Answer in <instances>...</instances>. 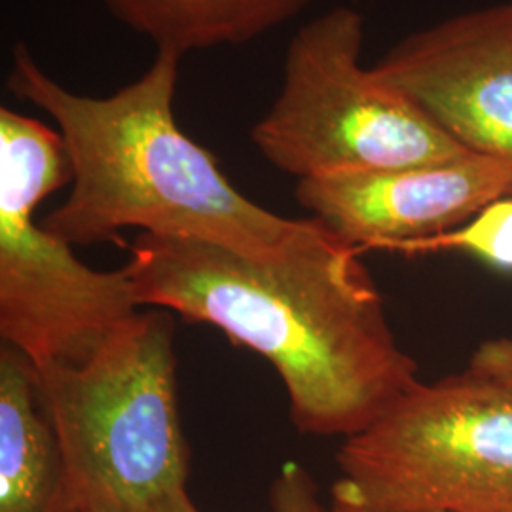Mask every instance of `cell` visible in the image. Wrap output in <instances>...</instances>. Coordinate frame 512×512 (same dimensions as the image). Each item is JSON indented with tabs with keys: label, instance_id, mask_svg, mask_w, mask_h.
<instances>
[{
	"label": "cell",
	"instance_id": "1",
	"mask_svg": "<svg viewBox=\"0 0 512 512\" xmlns=\"http://www.w3.org/2000/svg\"><path fill=\"white\" fill-rule=\"evenodd\" d=\"M361 247L311 217L279 255L139 234L124 266L139 306L222 330L274 366L302 435H357L420 384Z\"/></svg>",
	"mask_w": 512,
	"mask_h": 512
},
{
	"label": "cell",
	"instance_id": "2",
	"mask_svg": "<svg viewBox=\"0 0 512 512\" xmlns=\"http://www.w3.org/2000/svg\"><path fill=\"white\" fill-rule=\"evenodd\" d=\"M12 59L8 90L44 110L67 148L71 194L42 226L71 247L118 241L122 230L139 228L268 258L308 228L310 219L279 217L243 196L211 152L179 128L181 55L158 50L145 73L109 97L67 90L25 44Z\"/></svg>",
	"mask_w": 512,
	"mask_h": 512
},
{
	"label": "cell",
	"instance_id": "3",
	"mask_svg": "<svg viewBox=\"0 0 512 512\" xmlns=\"http://www.w3.org/2000/svg\"><path fill=\"white\" fill-rule=\"evenodd\" d=\"M35 372L78 511L137 512L188 488L190 446L167 313L139 311L88 361Z\"/></svg>",
	"mask_w": 512,
	"mask_h": 512
},
{
	"label": "cell",
	"instance_id": "4",
	"mask_svg": "<svg viewBox=\"0 0 512 512\" xmlns=\"http://www.w3.org/2000/svg\"><path fill=\"white\" fill-rule=\"evenodd\" d=\"M365 18L334 6L294 35L283 84L251 129L258 152L298 181L437 164L471 154L365 69Z\"/></svg>",
	"mask_w": 512,
	"mask_h": 512
},
{
	"label": "cell",
	"instance_id": "5",
	"mask_svg": "<svg viewBox=\"0 0 512 512\" xmlns=\"http://www.w3.org/2000/svg\"><path fill=\"white\" fill-rule=\"evenodd\" d=\"M73 181L59 131L0 109V336L35 368L80 365L139 313L124 268L86 266L35 220Z\"/></svg>",
	"mask_w": 512,
	"mask_h": 512
},
{
	"label": "cell",
	"instance_id": "6",
	"mask_svg": "<svg viewBox=\"0 0 512 512\" xmlns=\"http://www.w3.org/2000/svg\"><path fill=\"white\" fill-rule=\"evenodd\" d=\"M332 505L363 512H512V385L463 372L414 385L344 439Z\"/></svg>",
	"mask_w": 512,
	"mask_h": 512
},
{
	"label": "cell",
	"instance_id": "7",
	"mask_svg": "<svg viewBox=\"0 0 512 512\" xmlns=\"http://www.w3.org/2000/svg\"><path fill=\"white\" fill-rule=\"evenodd\" d=\"M372 74L465 150L512 171V0L404 37Z\"/></svg>",
	"mask_w": 512,
	"mask_h": 512
},
{
	"label": "cell",
	"instance_id": "8",
	"mask_svg": "<svg viewBox=\"0 0 512 512\" xmlns=\"http://www.w3.org/2000/svg\"><path fill=\"white\" fill-rule=\"evenodd\" d=\"M512 196V171L480 154L437 164L298 181L294 198L313 219L361 249L399 251L473 219Z\"/></svg>",
	"mask_w": 512,
	"mask_h": 512
},
{
	"label": "cell",
	"instance_id": "9",
	"mask_svg": "<svg viewBox=\"0 0 512 512\" xmlns=\"http://www.w3.org/2000/svg\"><path fill=\"white\" fill-rule=\"evenodd\" d=\"M0 512H78L35 366L10 346L0 351Z\"/></svg>",
	"mask_w": 512,
	"mask_h": 512
},
{
	"label": "cell",
	"instance_id": "10",
	"mask_svg": "<svg viewBox=\"0 0 512 512\" xmlns=\"http://www.w3.org/2000/svg\"><path fill=\"white\" fill-rule=\"evenodd\" d=\"M313 0H103L112 18L150 38L158 50L239 46L296 18Z\"/></svg>",
	"mask_w": 512,
	"mask_h": 512
},
{
	"label": "cell",
	"instance_id": "11",
	"mask_svg": "<svg viewBox=\"0 0 512 512\" xmlns=\"http://www.w3.org/2000/svg\"><path fill=\"white\" fill-rule=\"evenodd\" d=\"M459 251L501 272H512V196L488 203L456 230L404 245L397 253L423 255Z\"/></svg>",
	"mask_w": 512,
	"mask_h": 512
},
{
	"label": "cell",
	"instance_id": "12",
	"mask_svg": "<svg viewBox=\"0 0 512 512\" xmlns=\"http://www.w3.org/2000/svg\"><path fill=\"white\" fill-rule=\"evenodd\" d=\"M272 512H332L319 497V488L310 473L300 465L285 463L270 486Z\"/></svg>",
	"mask_w": 512,
	"mask_h": 512
},
{
	"label": "cell",
	"instance_id": "13",
	"mask_svg": "<svg viewBox=\"0 0 512 512\" xmlns=\"http://www.w3.org/2000/svg\"><path fill=\"white\" fill-rule=\"evenodd\" d=\"M467 370L476 376L512 385L511 336L482 342L471 355Z\"/></svg>",
	"mask_w": 512,
	"mask_h": 512
},
{
	"label": "cell",
	"instance_id": "14",
	"mask_svg": "<svg viewBox=\"0 0 512 512\" xmlns=\"http://www.w3.org/2000/svg\"><path fill=\"white\" fill-rule=\"evenodd\" d=\"M137 512H200L194 505L192 497L188 494V488L184 490H175L171 494L162 495L154 499L152 503L145 505L143 509Z\"/></svg>",
	"mask_w": 512,
	"mask_h": 512
},
{
	"label": "cell",
	"instance_id": "15",
	"mask_svg": "<svg viewBox=\"0 0 512 512\" xmlns=\"http://www.w3.org/2000/svg\"><path fill=\"white\" fill-rule=\"evenodd\" d=\"M330 509H332V512H363L355 511V509H348V507H340V505H332Z\"/></svg>",
	"mask_w": 512,
	"mask_h": 512
},
{
	"label": "cell",
	"instance_id": "16",
	"mask_svg": "<svg viewBox=\"0 0 512 512\" xmlns=\"http://www.w3.org/2000/svg\"><path fill=\"white\" fill-rule=\"evenodd\" d=\"M78 512H90V511H78Z\"/></svg>",
	"mask_w": 512,
	"mask_h": 512
}]
</instances>
